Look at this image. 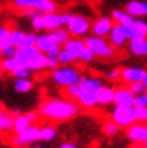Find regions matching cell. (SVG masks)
I'll return each instance as SVG.
<instances>
[{
  "mask_svg": "<svg viewBox=\"0 0 147 148\" xmlns=\"http://www.w3.org/2000/svg\"><path fill=\"white\" fill-rule=\"evenodd\" d=\"M39 116L53 121H66L76 117L80 113V105L72 100L50 98L43 101L39 106Z\"/></svg>",
  "mask_w": 147,
  "mask_h": 148,
  "instance_id": "6da1fadb",
  "label": "cell"
},
{
  "mask_svg": "<svg viewBox=\"0 0 147 148\" xmlns=\"http://www.w3.org/2000/svg\"><path fill=\"white\" fill-rule=\"evenodd\" d=\"M19 63L23 67L32 71H41L46 69L47 65V57L43 53L37 49L35 46L32 47H24V49H16L15 55H14Z\"/></svg>",
  "mask_w": 147,
  "mask_h": 148,
  "instance_id": "7a4b0ae2",
  "label": "cell"
},
{
  "mask_svg": "<svg viewBox=\"0 0 147 148\" xmlns=\"http://www.w3.org/2000/svg\"><path fill=\"white\" fill-rule=\"evenodd\" d=\"M81 73L77 67L70 65H61L51 71V81L59 88H68L70 85H76L81 79Z\"/></svg>",
  "mask_w": 147,
  "mask_h": 148,
  "instance_id": "3957f363",
  "label": "cell"
},
{
  "mask_svg": "<svg viewBox=\"0 0 147 148\" xmlns=\"http://www.w3.org/2000/svg\"><path fill=\"white\" fill-rule=\"evenodd\" d=\"M85 45L99 58H112L115 55V47L105 38L90 35L85 39Z\"/></svg>",
  "mask_w": 147,
  "mask_h": 148,
  "instance_id": "277c9868",
  "label": "cell"
},
{
  "mask_svg": "<svg viewBox=\"0 0 147 148\" xmlns=\"http://www.w3.org/2000/svg\"><path fill=\"white\" fill-rule=\"evenodd\" d=\"M111 120L115 121L120 128H128L136 123L135 106H115L111 110Z\"/></svg>",
  "mask_w": 147,
  "mask_h": 148,
  "instance_id": "5b68a950",
  "label": "cell"
},
{
  "mask_svg": "<svg viewBox=\"0 0 147 148\" xmlns=\"http://www.w3.org/2000/svg\"><path fill=\"white\" fill-rule=\"evenodd\" d=\"M12 4L19 10H37V11L47 14L55 12L57 4L53 0H12Z\"/></svg>",
  "mask_w": 147,
  "mask_h": 148,
  "instance_id": "8992f818",
  "label": "cell"
},
{
  "mask_svg": "<svg viewBox=\"0 0 147 148\" xmlns=\"http://www.w3.org/2000/svg\"><path fill=\"white\" fill-rule=\"evenodd\" d=\"M66 28L68 31L70 32V35L74 36V38H82V36H86L90 32V28H92V23L88 18L82 15H72L69 23L66 24Z\"/></svg>",
  "mask_w": 147,
  "mask_h": 148,
  "instance_id": "52a82bcc",
  "label": "cell"
},
{
  "mask_svg": "<svg viewBox=\"0 0 147 148\" xmlns=\"http://www.w3.org/2000/svg\"><path fill=\"white\" fill-rule=\"evenodd\" d=\"M35 141H39V127L35 124H31L23 133L12 137V145L16 148H24Z\"/></svg>",
  "mask_w": 147,
  "mask_h": 148,
  "instance_id": "ba28073f",
  "label": "cell"
},
{
  "mask_svg": "<svg viewBox=\"0 0 147 148\" xmlns=\"http://www.w3.org/2000/svg\"><path fill=\"white\" fill-rule=\"evenodd\" d=\"M72 15H73V14H58V12H47V14H42L45 30L53 31L55 28L65 27L66 24L69 23Z\"/></svg>",
  "mask_w": 147,
  "mask_h": 148,
  "instance_id": "9c48e42d",
  "label": "cell"
},
{
  "mask_svg": "<svg viewBox=\"0 0 147 148\" xmlns=\"http://www.w3.org/2000/svg\"><path fill=\"white\" fill-rule=\"evenodd\" d=\"M11 36L14 46L16 49H24V47H32L37 43L38 34L37 32H24L19 28L11 30Z\"/></svg>",
  "mask_w": 147,
  "mask_h": 148,
  "instance_id": "30bf717a",
  "label": "cell"
},
{
  "mask_svg": "<svg viewBox=\"0 0 147 148\" xmlns=\"http://www.w3.org/2000/svg\"><path fill=\"white\" fill-rule=\"evenodd\" d=\"M126 136L134 144H143L147 139V123H134L126 128Z\"/></svg>",
  "mask_w": 147,
  "mask_h": 148,
  "instance_id": "8fae6325",
  "label": "cell"
},
{
  "mask_svg": "<svg viewBox=\"0 0 147 148\" xmlns=\"http://www.w3.org/2000/svg\"><path fill=\"white\" fill-rule=\"evenodd\" d=\"M128 36V40H135L139 38H147V22L140 18H135L128 26H123Z\"/></svg>",
  "mask_w": 147,
  "mask_h": 148,
  "instance_id": "7c38bea8",
  "label": "cell"
},
{
  "mask_svg": "<svg viewBox=\"0 0 147 148\" xmlns=\"http://www.w3.org/2000/svg\"><path fill=\"white\" fill-rule=\"evenodd\" d=\"M85 47H86L85 40H82L81 38H74V36H72V38L62 46V50L66 51V53L70 55L72 61L76 62V61H81V55H82V53H84V50H85Z\"/></svg>",
  "mask_w": 147,
  "mask_h": 148,
  "instance_id": "4fadbf2b",
  "label": "cell"
},
{
  "mask_svg": "<svg viewBox=\"0 0 147 148\" xmlns=\"http://www.w3.org/2000/svg\"><path fill=\"white\" fill-rule=\"evenodd\" d=\"M113 24H115V22L112 20L111 16H99V18L92 23L90 32H92V35L105 38V36L109 35V32L112 30Z\"/></svg>",
  "mask_w": 147,
  "mask_h": 148,
  "instance_id": "5bb4252c",
  "label": "cell"
},
{
  "mask_svg": "<svg viewBox=\"0 0 147 148\" xmlns=\"http://www.w3.org/2000/svg\"><path fill=\"white\" fill-rule=\"evenodd\" d=\"M108 42L112 45L115 49H123L124 46H127L128 45V36L124 31V27L121 24L119 23H115L113 24L112 30L109 32L108 35Z\"/></svg>",
  "mask_w": 147,
  "mask_h": 148,
  "instance_id": "9a60e30c",
  "label": "cell"
},
{
  "mask_svg": "<svg viewBox=\"0 0 147 148\" xmlns=\"http://www.w3.org/2000/svg\"><path fill=\"white\" fill-rule=\"evenodd\" d=\"M147 78V70L143 67H124L121 69V81L126 84H134V82H143Z\"/></svg>",
  "mask_w": 147,
  "mask_h": 148,
  "instance_id": "2e32d148",
  "label": "cell"
},
{
  "mask_svg": "<svg viewBox=\"0 0 147 148\" xmlns=\"http://www.w3.org/2000/svg\"><path fill=\"white\" fill-rule=\"evenodd\" d=\"M134 102H135V96L128 88L120 86L115 89V98H113L115 106H134Z\"/></svg>",
  "mask_w": 147,
  "mask_h": 148,
  "instance_id": "e0dca14e",
  "label": "cell"
},
{
  "mask_svg": "<svg viewBox=\"0 0 147 148\" xmlns=\"http://www.w3.org/2000/svg\"><path fill=\"white\" fill-rule=\"evenodd\" d=\"M76 101H77V104L81 106V108H85V109H93V108H96V106L99 105V102H97V92L80 89Z\"/></svg>",
  "mask_w": 147,
  "mask_h": 148,
  "instance_id": "ac0fdd59",
  "label": "cell"
},
{
  "mask_svg": "<svg viewBox=\"0 0 147 148\" xmlns=\"http://www.w3.org/2000/svg\"><path fill=\"white\" fill-rule=\"evenodd\" d=\"M124 11L128 12L134 18L147 16V1L146 0H130L124 5Z\"/></svg>",
  "mask_w": 147,
  "mask_h": 148,
  "instance_id": "d6986e66",
  "label": "cell"
},
{
  "mask_svg": "<svg viewBox=\"0 0 147 148\" xmlns=\"http://www.w3.org/2000/svg\"><path fill=\"white\" fill-rule=\"evenodd\" d=\"M58 46L55 43L54 38L51 36L50 32H43V34H39L38 35V39H37V43H35V47L38 49L41 53L46 54L49 50H51L53 47Z\"/></svg>",
  "mask_w": 147,
  "mask_h": 148,
  "instance_id": "ffe728a7",
  "label": "cell"
},
{
  "mask_svg": "<svg viewBox=\"0 0 147 148\" xmlns=\"http://www.w3.org/2000/svg\"><path fill=\"white\" fill-rule=\"evenodd\" d=\"M113 98H115V89L111 88V86L103 85L97 90V102H99V105H111V104H113Z\"/></svg>",
  "mask_w": 147,
  "mask_h": 148,
  "instance_id": "44dd1931",
  "label": "cell"
},
{
  "mask_svg": "<svg viewBox=\"0 0 147 148\" xmlns=\"http://www.w3.org/2000/svg\"><path fill=\"white\" fill-rule=\"evenodd\" d=\"M14 121L15 116L12 114V112H8L3 106H0V132L14 131Z\"/></svg>",
  "mask_w": 147,
  "mask_h": 148,
  "instance_id": "7402d4cb",
  "label": "cell"
},
{
  "mask_svg": "<svg viewBox=\"0 0 147 148\" xmlns=\"http://www.w3.org/2000/svg\"><path fill=\"white\" fill-rule=\"evenodd\" d=\"M128 50L135 57H146L147 55V38H139L128 42Z\"/></svg>",
  "mask_w": 147,
  "mask_h": 148,
  "instance_id": "603a6c76",
  "label": "cell"
},
{
  "mask_svg": "<svg viewBox=\"0 0 147 148\" xmlns=\"http://www.w3.org/2000/svg\"><path fill=\"white\" fill-rule=\"evenodd\" d=\"M78 86L81 90H92V92H97L103 86V81L97 77H90V75H86V77H81L80 82H78Z\"/></svg>",
  "mask_w": 147,
  "mask_h": 148,
  "instance_id": "cb8c5ba5",
  "label": "cell"
},
{
  "mask_svg": "<svg viewBox=\"0 0 147 148\" xmlns=\"http://www.w3.org/2000/svg\"><path fill=\"white\" fill-rule=\"evenodd\" d=\"M111 18L115 23H119L121 26H128V24H131L134 22V16H131L128 12H126L124 10H120V8H116V10H113L111 12Z\"/></svg>",
  "mask_w": 147,
  "mask_h": 148,
  "instance_id": "d4e9b609",
  "label": "cell"
},
{
  "mask_svg": "<svg viewBox=\"0 0 147 148\" xmlns=\"http://www.w3.org/2000/svg\"><path fill=\"white\" fill-rule=\"evenodd\" d=\"M51 34V36L54 38L55 43L58 45V46H63L68 40H69L70 38H72V35H70V32L68 31V28L66 27H59V28H55V30H53V31H49Z\"/></svg>",
  "mask_w": 147,
  "mask_h": 148,
  "instance_id": "484cf974",
  "label": "cell"
},
{
  "mask_svg": "<svg viewBox=\"0 0 147 148\" xmlns=\"http://www.w3.org/2000/svg\"><path fill=\"white\" fill-rule=\"evenodd\" d=\"M57 136V129L53 127V125H43V127H39V141H45V143H49V141H53Z\"/></svg>",
  "mask_w": 147,
  "mask_h": 148,
  "instance_id": "4316f807",
  "label": "cell"
},
{
  "mask_svg": "<svg viewBox=\"0 0 147 148\" xmlns=\"http://www.w3.org/2000/svg\"><path fill=\"white\" fill-rule=\"evenodd\" d=\"M31 124H32V123L28 120L26 114H19V116H16L15 121H14V132H15V135L23 133Z\"/></svg>",
  "mask_w": 147,
  "mask_h": 148,
  "instance_id": "83f0119b",
  "label": "cell"
},
{
  "mask_svg": "<svg viewBox=\"0 0 147 148\" xmlns=\"http://www.w3.org/2000/svg\"><path fill=\"white\" fill-rule=\"evenodd\" d=\"M32 81L30 79V77L27 78H16L15 84H14V88H15L16 92L19 93H28L31 89H32Z\"/></svg>",
  "mask_w": 147,
  "mask_h": 148,
  "instance_id": "f1b7e54d",
  "label": "cell"
},
{
  "mask_svg": "<svg viewBox=\"0 0 147 148\" xmlns=\"http://www.w3.org/2000/svg\"><path fill=\"white\" fill-rule=\"evenodd\" d=\"M1 63H3V70L8 71V73L14 74L16 70H19L20 67H22V65L19 63V61L15 58V57H10V58H3V61H1Z\"/></svg>",
  "mask_w": 147,
  "mask_h": 148,
  "instance_id": "f546056e",
  "label": "cell"
},
{
  "mask_svg": "<svg viewBox=\"0 0 147 148\" xmlns=\"http://www.w3.org/2000/svg\"><path fill=\"white\" fill-rule=\"evenodd\" d=\"M119 131H120V127L112 120L105 121L104 124H103V132H104L105 136H108V137L116 136L117 133H119Z\"/></svg>",
  "mask_w": 147,
  "mask_h": 148,
  "instance_id": "4dcf8cb0",
  "label": "cell"
},
{
  "mask_svg": "<svg viewBox=\"0 0 147 148\" xmlns=\"http://www.w3.org/2000/svg\"><path fill=\"white\" fill-rule=\"evenodd\" d=\"M104 77L105 79H108L111 82H115V81H119L120 78H121V69H111V70H107L104 73Z\"/></svg>",
  "mask_w": 147,
  "mask_h": 148,
  "instance_id": "1f68e13d",
  "label": "cell"
},
{
  "mask_svg": "<svg viewBox=\"0 0 147 148\" xmlns=\"http://www.w3.org/2000/svg\"><path fill=\"white\" fill-rule=\"evenodd\" d=\"M127 88L131 90V93L134 94V96H139V94L144 93V90H146V86H144L143 82H134V84H128Z\"/></svg>",
  "mask_w": 147,
  "mask_h": 148,
  "instance_id": "d6a6232c",
  "label": "cell"
},
{
  "mask_svg": "<svg viewBox=\"0 0 147 148\" xmlns=\"http://www.w3.org/2000/svg\"><path fill=\"white\" fill-rule=\"evenodd\" d=\"M30 22H31L32 28L37 30V31H43V30H45V24H43V19H42V12L38 14V15H35L32 19H30Z\"/></svg>",
  "mask_w": 147,
  "mask_h": 148,
  "instance_id": "836d02e7",
  "label": "cell"
},
{
  "mask_svg": "<svg viewBox=\"0 0 147 148\" xmlns=\"http://www.w3.org/2000/svg\"><path fill=\"white\" fill-rule=\"evenodd\" d=\"M78 92H80V86H78V84H76V85H70V86H68V88H65V94L69 100H76Z\"/></svg>",
  "mask_w": 147,
  "mask_h": 148,
  "instance_id": "e575fe53",
  "label": "cell"
},
{
  "mask_svg": "<svg viewBox=\"0 0 147 148\" xmlns=\"http://www.w3.org/2000/svg\"><path fill=\"white\" fill-rule=\"evenodd\" d=\"M14 46V42H12V36H11V31L7 32L3 38L0 39V50L3 49H7V47Z\"/></svg>",
  "mask_w": 147,
  "mask_h": 148,
  "instance_id": "d590c367",
  "label": "cell"
},
{
  "mask_svg": "<svg viewBox=\"0 0 147 148\" xmlns=\"http://www.w3.org/2000/svg\"><path fill=\"white\" fill-rule=\"evenodd\" d=\"M135 108H147V94L142 93L139 96H135V102H134Z\"/></svg>",
  "mask_w": 147,
  "mask_h": 148,
  "instance_id": "8d00e7d4",
  "label": "cell"
},
{
  "mask_svg": "<svg viewBox=\"0 0 147 148\" xmlns=\"http://www.w3.org/2000/svg\"><path fill=\"white\" fill-rule=\"evenodd\" d=\"M135 116L138 123H147V108H135Z\"/></svg>",
  "mask_w": 147,
  "mask_h": 148,
  "instance_id": "74e56055",
  "label": "cell"
},
{
  "mask_svg": "<svg viewBox=\"0 0 147 148\" xmlns=\"http://www.w3.org/2000/svg\"><path fill=\"white\" fill-rule=\"evenodd\" d=\"M96 58V54L93 53L89 47H85V50H84V53H82L81 55V61L85 63H89V62H93V59Z\"/></svg>",
  "mask_w": 147,
  "mask_h": 148,
  "instance_id": "f35d334b",
  "label": "cell"
},
{
  "mask_svg": "<svg viewBox=\"0 0 147 148\" xmlns=\"http://www.w3.org/2000/svg\"><path fill=\"white\" fill-rule=\"evenodd\" d=\"M58 61H59V63H61V65H70V63L73 62V61H72V58H70V55L68 54L66 51H63V50H61V53H59Z\"/></svg>",
  "mask_w": 147,
  "mask_h": 148,
  "instance_id": "ab89813d",
  "label": "cell"
},
{
  "mask_svg": "<svg viewBox=\"0 0 147 148\" xmlns=\"http://www.w3.org/2000/svg\"><path fill=\"white\" fill-rule=\"evenodd\" d=\"M15 51H16L15 46L3 49V50H0V57H1V58H10V57H14V55H15Z\"/></svg>",
  "mask_w": 147,
  "mask_h": 148,
  "instance_id": "60d3db41",
  "label": "cell"
},
{
  "mask_svg": "<svg viewBox=\"0 0 147 148\" xmlns=\"http://www.w3.org/2000/svg\"><path fill=\"white\" fill-rule=\"evenodd\" d=\"M30 74H31V71L28 70V69H26V67L22 66L19 70H16L12 75L16 77V78H27V77H30Z\"/></svg>",
  "mask_w": 147,
  "mask_h": 148,
  "instance_id": "b9f144b4",
  "label": "cell"
},
{
  "mask_svg": "<svg viewBox=\"0 0 147 148\" xmlns=\"http://www.w3.org/2000/svg\"><path fill=\"white\" fill-rule=\"evenodd\" d=\"M61 50H62V46H55V47H53L51 50H49L46 53V57L47 58H58V55H59V53H61Z\"/></svg>",
  "mask_w": 147,
  "mask_h": 148,
  "instance_id": "7bdbcfd3",
  "label": "cell"
},
{
  "mask_svg": "<svg viewBox=\"0 0 147 148\" xmlns=\"http://www.w3.org/2000/svg\"><path fill=\"white\" fill-rule=\"evenodd\" d=\"M26 116H27V119L32 123V124H35V121L39 119V113L38 112H27Z\"/></svg>",
  "mask_w": 147,
  "mask_h": 148,
  "instance_id": "ee69618b",
  "label": "cell"
},
{
  "mask_svg": "<svg viewBox=\"0 0 147 148\" xmlns=\"http://www.w3.org/2000/svg\"><path fill=\"white\" fill-rule=\"evenodd\" d=\"M58 148H80L77 144H74V143H62Z\"/></svg>",
  "mask_w": 147,
  "mask_h": 148,
  "instance_id": "f6af8a7d",
  "label": "cell"
},
{
  "mask_svg": "<svg viewBox=\"0 0 147 148\" xmlns=\"http://www.w3.org/2000/svg\"><path fill=\"white\" fill-rule=\"evenodd\" d=\"M10 31H11V30H10V28L4 27V26H0V39L3 38V36L6 35V34H7V32H10Z\"/></svg>",
  "mask_w": 147,
  "mask_h": 148,
  "instance_id": "bcb514c9",
  "label": "cell"
},
{
  "mask_svg": "<svg viewBox=\"0 0 147 148\" xmlns=\"http://www.w3.org/2000/svg\"><path fill=\"white\" fill-rule=\"evenodd\" d=\"M130 148H147V147H144L143 144H134V145H131Z\"/></svg>",
  "mask_w": 147,
  "mask_h": 148,
  "instance_id": "7dc6e473",
  "label": "cell"
},
{
  "mask_svg": "<svg viewBox=\"0 0 147 148\" xmlns=\"http://www.w3.org/2000/svg\"><path fill=\"white\" fill-rule=\"evenodd\" d=\"M3 70V63H1V61H0V71Z\"/></svg>",
  "mask_w": 147,
  "mask_h": 148,
  "instance_id": "c3c4849f",
  "label": "cell"
},
{
  "mask_svg": "<svg viewBox=\"0 0 147 148\" xmlns=\"http://www.w3.org/2000/svg\"><path fill=\"white\" fill-rule=\"evenodd\" d=\"M143 84H144V86H146V88H147V78H146V79H144V81H143Z\"/></svg>",
  "mask_w": 147,
  "mask_h": 148,
  "instance_id": "681fc988",
  "label": "cell"
},
{
  "mask_svg": "<svg viewBox=\"0 0 147 148\" xmlns=\"http://www.w3.org/2000/svg\"><path fill=\"white\" fill-rule=\"evenodd\" d=\"M143 145H144V147H147V139H146V140H144V143H143Z\"/></svg>",
  "mask_w": 147,
  "mask_h": 148,
  "instance_id": "f907efd6",
  "label": "cell"
},
{
  "mask_svg": "<svg viewBox=\"0 0 147 148\" xmlns=\"http://www.w3.org/2000/svg\"><path fill=\"white\" fill-rule=\"evenodd\" d=\"M31 148H45V147H31Z\"/></svg>",
  "mask_w": 147,
  "mask_h": 148,
  "instance_id": "816d5d0a",
  "label": "cell"
},
{
  "mask_svg": "<svg viewBox=\"0 0 147 148\" xmlns=\"http://www.w3.org/2000/svg\"><path fill=\"white\" fill-rule=\"evenodd\" d=\"M144 93H146V94H147V88H146V90H144Z\"/></svg>",
  "mask_w": 147,
  "mask_h": 148,
  "instance_id": "f5cc1de1",
  "label": "cell"
}]
</instances>
